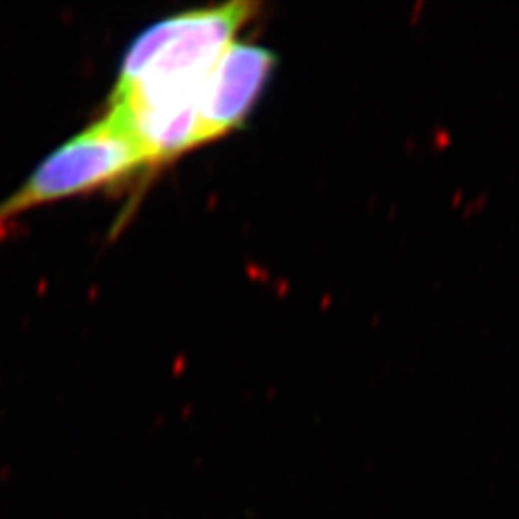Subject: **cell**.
Returning a JSON list of instances; mask_svg holds the SVG:
<instances>
[{
  "label": "cell",
  "instance_id": "cell-1",
  "mask_svg": "<svg viewBox=\"0 0 519 519\" xmlns=\"http://www.w3.org/2000/svg\"><path fill=\"white\" fill-rule=\"evenodd\" d=\"M260 6L233 0L168 15L147 27L121 60L110 106L125 110L196 102L208 71Z\"/></svg>",
  "mask_w": 519,
  "mask_h": 519
},
{
  "label": "cell",
  "instance_id": "cell-2",
  "mask_svg": "<svg viewBox=\"0 0 519 519\" xmlns=\"http://www.w3.org/2000/svg\"><path fill=\"white\" fill-rule=\"evenodd\" d=\"M148 166L127 125L108 110L98 121L66 139L0 200V229L29 210L93 192Z\"/></svg>",
  "mask_w": 519,
  "mask_h": 519
},
{
  "label": "cell",
  "instance_id": "cell-3",
  "mask_svg": "<svg viewBox=\"0 0 519 519\" xmlns=\"http://www.w3.org/2000/svg\"><path fill=\"white\" fill-rule=\"evenodd\" d=\"M277 64L266 46L235 40L217 58L196 100V147L221 139L244 123Z\"/></svg>",
  "mask_w": 519,
  "mask_h": 519
}]
</instances>
